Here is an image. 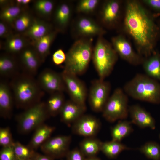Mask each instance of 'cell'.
Listing matches in <instances>:
<instances>
[{
	"mask_svg": "<svg viewBox=\"0 0 160 160\" xmlns=\"http://www.w3.org/2000/svg\"><path fill=\"white\" fill-rule=\"evenodd\" d=\"M124 26L135 42L139 54L147 58L155 52L159 28L151 15L138 1H127Z\"/></svg>",
	"mask_w": 160,
	"mask_h": 160,
	"instance_id": "6da1fadb",
	"label": "cell"
},
{
	"mask_svg": "<svg viewBox=\"0 0 160 160\" xmlns=\"http://www.w3.org/2000/svg\"><path fill=\"white\" fill-rule=\"evenodd\" d=\"M9 84L17 108L25 110L41 101L44 91L34 76L20 72Z\"/></svg>",
	"mask_w": 160,
	"mask_h": 160,
	"instance_id": "7a4b0ae2",
	"label": "cell"
},
{
	"mask_svg": "<svg viewBox=\"0 0 160 160\" xmlns=\"http://www.w3.org/2000/svg\"><path fill=\"white\" fill-rule=\"evenodd\" d=\"M123 89L134 99L160 104V83L146 74H137L125 83Z\"/></svg>",
	"mask_w": 160,
	"mask_h": 160,
	"instance_id": "3957f363",
	"label": "cell"
},
{
	"mask_svg": "<svg viewBox=\"0 0 160 160\" xmlns=\"http://www.w3.org/2000/svg\"><path fill=\"white\" fill-rule=\"evenodd\" d=\"M92 38L76 39L66 53L64 70L76 76L84 73L92 59Z\"/></svg>",
	"mask_w": 160,
	"mask_h": 160,
	"instance_id": "277c9868",
	"label": "cell"
},
{
	"mask_svg": "<svg viewBox=\"0 0 160 160\" xmlns=\"http://www.w3.org/2000/svg\"><path fill=\"white\" fill-rule=\"evenodd\" d=\"M118 58L111 44L103 36H98L93 47L92 60L99 79L104 80L110 75Z\"/></svg>",
	"mask_w": 160,
	"mask_h": 160,
	"instance_id": "5b68a950",
	"label": "cell"
},
{
	"mask_svg": "<svg viewBox=\"0 0 160 160\" xmlns=\"http://www.w3.org/2000/svg\"><path fill=\"white\" fill-rule=\"evenodd\" d=\"M49 116L45 103L41 101L17 116L18 131L22 134L29 133L44 124Z\"/></svg>",
	"mask_w": 160,
	"mask_h": 160,
	"instance_id": "8992f818",
	"label": "cell"
},
{
	"mask_svg": "<svg viewBox=\"0 0 160 160\" xmlns=\"http://www.w3.org/2000/svg\"><path fill=\"white\" fill-rule=\"evenodd\" d=\"M128 96L123 89L117 88L110 96L102 112L103 116L110 122L126 119L129 114Z\"/></svg>",
	"mask_w": 160,
	"mask_h": 160,
	"instance_id": "52a82bcc",
	"label": "cell"
},
{
	"mask_svg": "<svg viewBox=\"0 0 160 160\" xmlns=\"http://www.w3.org/2000/svg\"><path fill=\"white\" fill-rule=\"evenodd\" d=\"M71 35L76 39L103 36L106 33L98 22L89 16L77 17L71 22Z\"/></svg>",
	"mask_w": 160,
	"mask_h": 160,
	"instance_id": "ba28073f",
	"label": "cell"
},
{
	"mask_svg": "<svg viewBox=\"0 0 160 160\" xmlns=\"http://www.w3.org/2000/svg\"><path fill=\"white\" fill-rule=\"evenodd\" d=\"M111 89L109 82L100 79L94 81L91 86L88 100L92 109L96 112H102L109 97Z\"/></svg>",
	"mask_w": 160,
	"mask_h": 160,
	"instance_id": "9c48e42d",
	"label": "cell"
},
{
	"mask_svg": "<svg viewBox=\"0 0 160 160\" xmlns=\"http://www.w3.org/2000/svg\"><path fill=\"white\" fill-rule=\"evenodd\" d=\"M71 140L70 135H60L50 137L40 147L43 153L53 159L66 156Z\"/></svg>",
	"mask_w": 160,
	"mask_h": 160,
	"instance_id": "30bf717a",
	"label": "cell"
},
{
	"mask_svg": "<svg viewBox=\"0 0 160 160\" xmlns=\"http://www.w3.org/2000/svg\"><path fill=\"white\" fill-rule=\"evenodd\" d=\"M61 74L65 90L68 93L71 100L79 104L85 105L87 91L84 83L77 76L64 70Z\"/></svg>",
	"mask_w": 160,
	"mask_h": 160,
	"instance_id": "8fae6325",
	"label": "cell"
},
{
	"mask_svg": "<svg viewBox=\"0 0 160 160\" xmlns=\"http://www.w3.org/2000/svg\"><path fill=\"white\" fill-rule=\"evenodd\" d=\"M111 40L113 49L122 59L133 65L142 64L145 58L134 51L131 44L124 36L118 35L112 37Z\"/></svg>",
	"mask_w": 160,
	"mask_h": 160,
	"instance_id": "7c38bea8",
	"label": "cell"
},
{
	"mask_svg": "<svg viewBox=\"0 0 160 160\" xmlns=\"http://www.w3.org/2000/svg\"><path fill=\"white\" fill-rule=\"evenodd\" d=\"M41 89L50 94L57 92H63L65 87L61 73L47 68L43 70L36 79Z\"/></svg>",
	"mask_w": 160,
	"mask_h": 160,
	"instance_id": "4fadbf2b",
	"label": "cell"
},
{
	"mask_svg": "<svg viewBox=\"0 0 160 160\" xmlns=\"http://www.w3.org/2000/svg\"><path fill=\"white\" fill-rule=\"evenodd\" d=\"M72 2L63 1L56 4L52 19L54 29L63 33L71 23L73 11Z\"/></svg>",
	"mask_w": 160,
	"mask_h": 160,
	"instance_id": "5bb4252c",
	"label": "cell"
},
{
	"mask_svg": "<svg viewBox=\"0 0 160 160\" xmlns=\"http://www.w3.org/2000/svg\"><path fill=\"white\" fill-rule=\"evenodd\" d=\"M120 2L116 0L104 1L98 12L100 24L108 28L114 27L118 21L120 12Z\"/></svg>",
	"mask_w": 160,
	"mask_h": 160,
	"instance_id": "9a60e30c",
	"label": "cell"
},
{
	"mask_svg": "<svg viewBox=\"0 0 160 160\" xmlns=\"http://www.w3.org/2000/svg\"><path fill=\"white\" fill-rule=\"evenodd\" d=\"M72 125L73 133L87 137H95L100 130L101 124L96 117L84 114Z\"/></svg>",
	"mask_w": 160,
	"mask_h": 160,
	"instance_id": "2e32d148",
	"label": "cell"
},
{
	"mask_svg": "<svg viewBox=\"0 0 160 160\" xmlns=\"http://www.w3.org/2000/svg\"><path fill=\"white\" fill-rule=\"evenodd\" d=\"M18 55L22 72L34 77L42 63L34 48L31 44Z\"/></svg>",
	"mask_w": 160,
	"mask_h": 160,
	"instance_id": "e0dca14e",
	"label": "cell"
},
{
	"mask_svg": "<svg viewBox=\"0 0 160 160\" xmlns=\"http://www.w3.org/2000/svg\"><path fill=\"white\" fill-rule=\"evenodd\" d=\"M132 123L139 127L149 128L154 130L156 128L155 121L151 114L139 105L135 104L129 106Z\"/></svg>",
	"mask_w": 160,
	"mask_h": 160,
	"instance_id": "ac0fdd59",
	"label": "cell"
},
{
	"mask_svg": "<svg viewBox=\"0 0 160 160\" xmlns=\"http://www.w3.org/2000/svg\"><path fill=\"white\" fill-rule=\"evenodd\" d=\"M14 102L9 84L4 80L0 82V115L4 119L11 117Z\"/></svg>",
	"mask_w": 160,
	"mask_h": 160,
	"instance_id": "d6986e66",
	"label": "cell"
},
{
	"mask_svg": "<svg viewBox=\"0 0 160 160\" xmlns=\"http://www.w3.org/2000/svg\"><path fill=\"white\" fill-rule=\"evenodd\" d=\"M86 105L79 104L71 100L65 101L60 114L61 121L68 125H72L84 114Z\"/></svg>",
	"mask_w": 160,
	"mask_h": 160,
	"instance_id": "ffe728a7",
	"label": "cell"
},
{
	"mask_svg": "<svg viewBox=\"0 0 160 160\" xmlns=\"http://www.w3.org/2000/svg\"><path fill=\"white\" fill-rule=\"evenodd\" d=\"M21 70L19 60L15 55L7 52L0 56V74L3 78L12 79L20 73Z\"/></svg>",
	"mask_w": 160,
	"mask_h": 160,
	"instance_id": "44dd1931",
	"label": "cell"
},
{
	"mask_svg": "<svg viewBox=\"0 0 160 160\" xmlns=\"http://www.w3.org/2000/svg\"><path fill=\"white\" fill-rule=\"evenodd\" d=\"M58 33L54 29L42 37L31 41V44L37 53L42 63L49 54L51 46Z\"/></svg>",
	"mask_w": 160,
	"mask_h": 160,
	"instance_id": "7402d4cb",
	"label": "cell"
},
{
	"mask_svg": "<svg viewBox=\"0 0 160 160\" xmlns=\"http://www.w3.org/2000/svg\"><path fill=\"white\" fill-rule=\"evenodd\" d=\"M52 24L47 21L35 17L28 29L22 34L31 41L39 39L54 30Z\"/></svg>",
	"mask_w": 160,
	"mask_h": 160,
	"instance_id": "603a6c76",
	"label": "cell"
},
{
	"mask_svg": "<svg viewBox=\"0 0 160 160\" xmlns=\"http://www.w3.org/2000/svg\"><path fill=\"white\" fill-rule=\"evenodd\" d=\"M31 40L23 34L14 33L6 39L4 48L6 52L15 55L19 54L31 44Z\"/></svg>",
	"mask_w": 160,
	"mask_h": 160,
	"instance_id": "cb8c5ba5",
	"label": "cell"
},
{
	"mask_svg": "<svg viewBox=\"0 0 160 160\" xmlns=\"http://www.w3.org/2000/svg\"><path fill=\"white\" fill-rule=\"evenodd\" d=\"M55 129L54 127L44 123L40 125L34 130V132L28 146L35 151L51 137Z\"/></svg>",
	"mask_w": 160,
	"mask_h": 160,
	"instance_id": "d4e9b609",
	"label": "cell"
},
{
	"mask_svg": "<svg viewBox=\"0 0 160 160\" xmlns=\"http://www.w3.org/2000/svg\"><path fill=\"white\" fill-rule=\"evenodd\" d=\"M146 74L160 81V54L155 52L150 56L145 58L142 63Z\"/></svg>",
	"mask_w": 160,
	"mask_h": 160,
	"instance_id": "484cf974",
	"label": "cell"
},
{
	"mask_svg": "<svg viewBox=\"0 0 160 160\" xmlns=\"http://www.w3.org/2000/svg\"><path fill=\"white\" fill-rule=\"evenodd\" d=\"M56 5L54 0H37L34 1L33 8L40 19L47 21L52 19Z\"/></svg>",
	"mask_w": 160,
	"mask_h": 160,
	"instance_id": "4316f807",
	"label": "cell"
},
{
	"mask_svg": "<svg viewBox=\"0 0 160 160\" xmlns=\"http://www.w3.org/2000/svg\"><path fill=\"white\" fill-rule=\"evenodd\" d=\"M102 142L95 137H85L79 144V149L86 158L96 156L101 151Z\"/></svg>",
	"mask_w": 160,
	"mask_h": 160,
	"instance_id": "83f0119b",
	"label": "cell"
},
{
	"mask_svg": "<svg viewBox=\"0 0 160 160\" xmlns=\"http://www.w3.org/2000/svg\"><path fill=\"white\" fill-rule=\"evenodd\" d=\"M0 20L12 26L13 23L18 17L24 11L28 9L16 4L14 1L9 4L1 8Z\"/></svg>",
	"mask_w": 160,
	"mask_h": 160,
	"instance_id": "f1b7e54d",
	"label": "cell"
},
{
	"mask_svg": "<svg viewBox=\"0 0 160 160\" xmlns=\"http://www.w3.org/2000/svg\"><path fill=\"white\" fill-rule=\"evenodd\" d=\"M65 102L63 92H57L50 94L45 103L49 116H55L60 114Z\"/></svg>",
	"mask_w": 160,
	"mask_h": 160,
	"instance_id": "f546056e",
	"label": "cell"
},
{
	"mask_svg": "<svg viewBox=\"0 0 160 160\" xmlns=\"http://www.w3.org/2000/svg\"><path fill=\"white\" fill-rule=\"evenodd\" d=\"M131 121L126 120H119L111 129L112 140L121 141L132 133L133 129Z\"/></svg>",
	"mask_w": 160,
	"mask_h": 160,
	"instance_id": "4dcf8cb0",
	"label": "cell"
},
{
	"mask_svg": "<svg viewBox=\"0 0 160 160\" xmlns=\"http://www.w3.org/2000/svg\"><path fill=\"white\" fill-rule=\"evenodd\" d=\"M132 149L121 142L112 140L102 142L101 151L110 159L116 158L123 151Z\"/></svg>",
	"mask_w": 160,
	"mask_h": 160,
	"instance_id": "1f68e13d",
	"label": "cell"
},
{
	"mask_svg": "<svg viewBox=\"0 0 160 160\" xmlns=\"http://www.w3.org/2000/svg\"><path fill=\"white\" fill-rule=\"evenodd\" d=\"M35 18L32 14L27 9L16 19L12 27L17 33L23 34L30 27Z\"/></svg>",
	"mask_w": 160,
	"mask_h": 160,
	"instance_id": "d6a6232c",
	"label": "cell"
},
{
	"mask_svg": "<svg viewBox=\"0 0 160 160\" xmlns=\"http://www.w3.org/2000/svg\"><path fill=\"white\" fill-rule=\"evenodd\" d=\"M99 0H81L76 4L75 11L79 14L88 16L95 13L100 5Z\"/></svg>",
	"mask_w": 160,
	"mask_h": 160,
	"instance_id": "836d02e7",
	"label": "cell"
},
{
	"mask_svg": "<svg viewBox=\"0 0 160 160\" xmlns=\"http://www.w3.org/2000/svg\"><path fill=\"white\" fill-rule=\"evenodd\" d=\"M147 158L153 160H160V145L153 141L146 142L139 148Z\"/></svg>",
	"mask_w": 160,
	"mask_h": 160,
	"instance_id": "e575fe53",
	"label": "cell"
},
{
	"mask_svg": "<svg viewBox=\"0 0 160 160\" xmlns=\"http://www.w3.org/2000/svg\"><path fill=\"white\" fill-rule=\"evenodd\" d=\"M13 146L17 159L30 160L35 152L28 145H25L18 141L14 142Z\"/></svg>",
	"mask_w": 160,
	"mask_h": 160,
	"instance_id": "d590c367",
	"label": "cell"
},
{
	"mask_svg": "<svg viewBox=\"0 0 160 160\" xmlns=\"http://www.w3.org/2000/svg\"><path fill=\"white\" fill-rule=\"evenodd\" d=\"M14 142L9 128L8 127L0 129V145L2 147L12 145Z\"/></svg>",
	"mask_w": 160,
	"mask_h": 160,
	"instance_id": "8d00e7d4",
	"label": "cell"
},
{
	"mask_svg": "<svg viewBox=\"0 0 160 160\" xmlns=\"http://www.w3.org/2000/svg\"><path fill=\"white\" fill-rule=\"evenodd\" d=\"M13 145L2 147L0 151V160H16Z\"/></svg>",
	"mask_w": 160,
	"mask_h": 160,
	"instance_id": "74e56055",
	"label": "cell"
},
{
	"mask_svg": "<svg viewBox=\"0 0 160 160\" xmlns=\"http://www.w3.org/2000/svg\"><path fill=\"white\" fill-rule=\"evenodd\" d=\"M13 28L10 25L0 20V37L6 39L14 34Z\"/></svg>",
	"mask_w": 160,
	"mask_h": 160,
	"instance_id": "f35d334b",
	"label": "cell"
},
{
	"mask_svg": "<svg viewBox=\"0 0 160 160\" xmlns=\"http://www.w3.org/2000/svg\"><path fill=\"white\" fill-rule=\"evenodd\" d=\"M52 59L53 63L55 65H60L65 63L66 59V54L62 49H58L53 54Z\"/></svg>",
	"mask_w": 160,
	"mask_h": 160,
	"instance_id": "ab89813d",
	"label": "cell"
},
{
	"mask_svg": "<svg viewBox=\"0 0 160 160\" xmlns=\"http://www.w3.org/2000/svg\"><path fill=\"white\" fill-rule=\"evenodd\" d=\"M66 160H86V157L79 148L69 150L65 156Z\"/></svg>",
	"mask_w": 160,
	"mask_h": 160,
	"instance_id": "60d3db41",
	"label": "cell"
},
{
	"mask_svg": "<svg viewBox=\"0 0 160 160\" xmlns=\"http://www.w3.org/2000/svg\"><path fill=\"white\" fill-rule=\"evenodd\" d=\"M142 1L153 10L160 12V0H143Z\"/></svg>",
	"mask_w": 160,
	"mask_h": 160,
	"instance_id": "b9f144b4",
	"label": "cell"
},
{
	"mask_svg": "<svg viewBox=\"0 0 160 160\" xmlns=\"http://www.w3.org/2000/svg\"><path fill=\"white\" fill-rule=\"evenodd\" d=\"M54 159L44 154L35 152L30 160H54Z\"/></svg>",
	"mask_w": 160,
	"mask_h": 160,
	"instance_id": "7bdbcfd3",
	"label": "cell"
},
{
	"mask_svg": "<svg viewBox=\"0 0 160 160\" xmlns=\"http://www.w3.org/2000/svg\"><path fill=\"white\" fill-rule=\"evenodd\" d=\"M33 1L31 0H14V3L17 5L23 8L28 9L29 5Z\"/></svg>",
	"mask_w": 160,
	"mask_h": 160,
	"instance_id": "ee69618b",
	"label": "cell"
},
{
	"mask_svg": "<svg viewBox=\"0 0 160 160\" xmlns=\"http://www.w3.org/2000/svg\"><path fill=\"white\" fill-rule=\"evenodd\" d=\"M12 0H0V6L1 8L9 4L12 2Z\"/></svg>",
	"mask_w": 160,
	"mask_h": 160,
	"instance_id": "f6af8a7d",
	"label": "cell"
},
{
	"mask_svg": "<svg viewBox=\"0 0 160 160\" xmlns=\"http://www.w3.org/2000/svg\"><path fill=\"white\" fill-rule=\"evenodd\" d=\"M86 160H101L99 158L96 156L86 158Z\"/></svg>",
	"mask_w": 160,
	"mask_h": 160,
	"instance_id": "bcb514c9",
	"label": "cell"
},
{
	"mask_svg": "<svg viewBox=\"0 0 160 160\" xmlns=\"http://www.w3.org/2000/svg\"><path fill=\"white\" fill-rule=\"evenodd\" d=\"M16 160H30L23 159H17Z\"/></svg>",
	"mask_w": 160,
	"mask_h": 160,
	"instance_id": "7dc6e473",
	"label": "cell"
},
{
	"mask_svg": "<svg viewBox=\"0 0 160 160\" xmlns=\"http://www.w3.org/2000/svg\"><path fill=\"white\" fill-rule=\"evenodd\" d=\"M159 32H160V26H159Z\"/></svg>",
	"mask_w": 160,
	"mask_h": 160,
	"instance_id": "c3c4849f",
	"label": "cell"
},
{
	"mask_svg": "<svg viewBox=\"0 0 160 160\" xmlns=\"http://www.w3.org/2000/svg\"><path fill=\"white\" fill-rule=\"evenodd\" d=\"M159 139H160V134H159Z\"/></svg>",
	"mask_w": 160,
	"mask_h": 160,
	"instance_id": "681fc988",
	"label": "cell"
},
{
	"mask_svg": "<svg viewBox=\"0 0 160 160\" xmlns=\"http://www.w3.org/2000/svg\"></svg>",
	"mask_w": 160,
	"mask_h": 160,
	"instance_id": "f907efd6",
	"label": "cell"
}]
</instances>
